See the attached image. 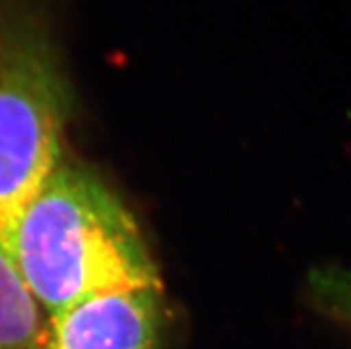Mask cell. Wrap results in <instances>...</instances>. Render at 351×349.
Wrapping results in <instances>:
<instances>
[{"label":"cell","mask_w":351,"mask_h":349,"mask_svg":"<svg viewBox=\"0 0 351 349\" xmlns=\"http://www.w3.org/2000/svg\"><path fill=\"white\" fill-rule=\"evenodd\" d=\"M68 93L49 47L20 34L0 43V246L11 256L16 226L66 159Z\"/></svg>","instance_id":"7a4b0ae2"},{"label":"cell","mask_w":351,"mask_h":349,"mask_svg":"<svg viewBox=\"0 0 351 349\" xmlns=\"http://www.w3.org/2000/svg\"><path fill=\"white\" fill-rule=\"evenodd\" d=\"M323 289L332 306L351 324V274L337 273L328 276L323 282Z\"/></svg>","instance_id":"5b68a950"},{"label":"cell","mask_w":351,"mask_h":349,"mask_svg":"<svg viewBox=\"0 0 351 349\" xmlns=\"http://www.w3.org/2000/svg\"><path fill=\"white\" fill-rule=\"evenodd\" d=\"M11 258L47 317L107 292L160 287L129 208L91 169L68 159L25 208Z\"/></svg>","instance_id":"6da1fadb"},{"label":"cell","mask_w":351,"mask_h":349,"mask_svg":"<svg viewBox=\"0 0 351 349\" xmlns=\"http://www.w3.org/2000/svg\"><path fill=\"white\" fill-rule=\"evenodd\" d=\"M165 330L160 287L107 292L49 315L36 349H160Z\"/></svg>","instance_id":"3957f363"},{"label":"cell","mask_w":351,"mask_h":349,"mask_svg":"<svg viewBox=\"0 0 351 349\" xmlns=\"http://www.w3.org/2000/svg\"><path fill=\"white\" fill-rule=\"evenodd\" d=\"M47 315L0 246V349H36Z\"/></svg>","instance_id":"277c9868"}]
</instances>
